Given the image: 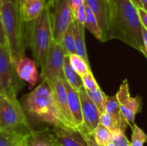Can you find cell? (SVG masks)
I'll use <instances>...</instances> for the list:
<instances>
[{"instance_id": "cell-13", "label": "cell", "mask_w": 147, "mask_h": 146, "mask_svg": "<svg viewBox=\"0 0 147 146\" xmlns=\"http://www.w3.org/2000/svg\"><path fill=\"white\" fill-rule=\"evenodd\" d=\"M14 68L17 76L31 86H34L38 82L39 73L34 60L24 56L14 63Z\"/></svg>"}, {"instance_id": "cell-11", "label": "cell", "mask_w": 147, "mask_h": 146, "mask_svg": "<svg viewBox=\"0 0 147 146\" xmlns=\"http://www.w3.org/2000/svg\"><path fill=\"white\" fill-rule=\"evenodd\" d=\"M53 91L55 101L57 105L60 115L67 130L79 133L78 128L76 125L73 115L69 107L65 88L63 85V80H57L50 85Z\"/></svg>"}, {"instance_id": "cell-26", "label": "cell", "mask_w": 147, "mask_h": 146, "mask_svg": "<svg viewBox=\"0 0 147 146\" xmlns=\"http://www.w3.org/2000/svg\"><path fill=\"white\" fill-rule=\"evenodd\" d=\"M63 45L68 55L76 54V44H75L74 30H73V22L69 26L65 34L63 40Z\"/></svg>"}, {"instance_id": "cell-2", "label": "cell", "mask_w": 147, "mask_h": 146, "mask_svg": "<svg viewBox=\"0 0 147 146\" xmlns=\"http://www.w3.org/2000/svg\"><path fill=\"white\" fill-rule=\"evenodd\" d=\"M24 106L30 115L40 121L66 130L57 110L52 89L47 82L42 80L34 90L26 95Z\"/></svg>"}, {"instance_id": "cell-22", "label": "cell", "mask_w": 147, "mask_h": 146, "mask_svg": "<svg viewBox=\"0 0 147 146\" xmlns=\"http://www.w3.org/2000/svg\"><path fill=\"white\" fill-rule=\"evenodd\" d=\"M86 6L87 16H86V19L84 24L85 29H87L97 40L101 41V33H100L97 19L91 9L86 4Z\"/></svg>"}, {"instance_id": "cell-1", "label": "cell", "mask_w": 147, "mask_h": 146, "mask_svg": "<svg viewBox=\"0 0 147 146\" xmlns=\"http://www.w3.org/2000/svg\"><path fill=\"white\" fill-rule=\"evenodd\" d=\"M110 7L109 37L116 39L142 52L144 49L142 24L138 9L131 0H108Z\"/></svg>"}, {"instance_id": "cell-45", "label": "cell", "mask_w": 147, "mask_h": 146, "mask_svg": "<svg viewBox=\"0 0 147 146\" xmlns=\"http://www.w3.org/2000/svg\"><path fill=\"white\" fill-rule=\"evenodd\" d=\"M0 130H1V126H0Z\"/></svg>"}, {"instance_id": "cell-31", "label": "cell", "mask_w": 147, "mask_h": 146, "mask_svg": "<svg viewBox=\"0 0 147 146\" xmlns=\"http://www.w3.org/2000/svg\"><path fill=\"white\" fill-rule=\"evenodd\" d=\"M86 16H87V14H86V4L84 3L74 13V18L75 20H76L78 22L84 25L85 21H86Z\"/></svg>"}, {"instance_id": "cell-43", "label": "cell", "mask_w": 147, "mask_h": 146, "mask_svg": "<svg viewBox=\"0 0 147 146\" xmlns=\"http://www.w3.org/2000/svg\"><path fill=\"white\" fill-rule=\"evenodd\" d=\"M2 2H3V0H0V8H1V4H2Z\"/></svg>"}, {"instance_id": "cell-36", "label": "cell", "mask_w": 147, "mask_h": 146, "mask_svg": "<svg viewBox=\"0 0 147 146\" xmlns=\"http://www.w3.org/2000/svg\"><path fill=\"white\" fill-rule=\"evenodd\" d=\"M142 37H143L144 50L147 52V29L142 25Z\"/></svg>"}, {"instance_id": "cell-4", "label": "cell", "mask_w": 147, "mask_h": 146, "mask_svg": "<svg viewBox=\"0 0 147 146\" xmlns=\"http://www.w3.org/2000/svg\"><path fill=\"white\" fill-rule=\"evenodd\" d=\"M53 41L51 11L47 4L40 17L32 21L30 31V44L32 57L41 70L45 67Z\"/></svg>"}, {"instance_id": "cell-5", "label": "cell", "mask_w": 147, "mask_h": 146, "mask_svg": "<svg viewBox=\"0 0 147 146\" xmlns=\"http://www.w3.org/2000/svg\"><path fill=\"white\" fill-rule=\"evenodd\" d=\"M0 126L1 130L8 131L22 130L23 127L31 130L17 97L0 93Z\"/></svg>"}, {"instance_id": "cell-33", "label": "cell", "mask_w": 147, "mask_h": 146, "mask_svg": "<svg viewBox=\"0 0 147 146\" xmlns=\"http://www.w3.org/2000/svg\"><path fill=\"white\" fill-rule=\"evenodd\" d=\"M79 133L83 136V137L87 143L88 146H98V145L96 143V140H95L93 134L86 133V132L81 131V130H79Z\"/></svg>"}, {"instance_id": "cell-23", "label": "cell", "mask_w": 147, "mask_h": 146, "mask_svg": "<svg viewBox=\"0 0 147 146\" xmlns=\"http://www.w3.org/2000/svg\"><path fill=\"white\" fill-rule=\"evenodd\" d=\"M93 135L98 146H106L112 142V133L101 123H99Z\"/></svg>"}, {"instance_id": "cell-39", "label": "cell", "mask_w": 147, "mask_h": 146, "mask_svg": "<svg viewBox=\"0 0 147 146\" xmlns=\"http://www.w3.org/2000/svg\"><path fill=\"white\" fill-rule=\"evenodd\" d=\"M142 4V8L147 11V0H141Z\"/></svg>"}, {"instance_id": "cell-19", "label": "cell", "mask_w": 147, "mask_h": 146, "mask_svg": "<svg viewBox=\"0 0 147 146\" xmlns=\"http://www.w3.org/2000/svg\"><path fill=\"white\" fill-rule=\"evenodd\" d=\"M73 30H74L76 54L81 57L90 65L87 50H86V42H85L84 25L80 24L76 20L74 19V21H73Z\"/></svg>"}, {"instance_id": "cell-12", "label": "cell", "mask_w": 147, "mask_h": 146, "mask_svg": "<svg viewBox=\"0 0 147 146\" xmlns=\"http://www.w3.org/2000/svg\"><path fill=\"white\" fill-rule=\"evenodd\" d=\"M85 4L91 9L94 14L100 33L101 42L110 40L109 37V18L110 7L108 0H85Z\"/></svg>"}, {"instance_id": "cell-38", "label": "cell", "mask_w": 147, "mask_h": 146, "mask_svg": "<svg viewBox=\"0 0 147 146\" xmlns=\"http://www.w3.org/2000/svg\"><path fill=\"white\" fill-rule=\"evenodd\" d=\"M15 1H16V3H17V6H18V7L20 8V10L22 6V4H24V2L26 1V0H15Z\"/></svg>"}, {"instance_id": "cell-7", "label": "cell", "mask_w": 147, "mask_h": 146, "mask_svg": "<svg viewBox=\"0 0 147 146\" xmlns=\"http://www.w3.org/2000/svg\"><path fill=\"white\" fill-rule=\"evenodd\" d=\"M63 44L52 42L45 64L41 70V78L49 85L57 80H64L65 77L63 72L65 57L67 55Z\"/></svg>"}, {"instance_id": "cell-16", "label": "cell", "mask_w": 147, "mask_h": 146, "mask_svg": "<svg viewBox=\"0 0 147 146\" xmlns=\"http://www.w3.org/2000/svg\"><path fill=\"white\" fill-rule=\"evenodd\" d=\"M106 112L111 117L116 127L123 133H126L129 123L122 114L116 95L106 97Z\"/></svg>"}, {"instance_id": "cell-20", "label": "cell", "mask_w": 147, "mask_h": 146, "mask_svg": "<svg viewBox=\"0 0 147 146\" xmlns=\"http://www.w3.org/2000/svg\"><path fill=\"white\" fill-rule=\"evenodd\" d=\"M63 72H64L65 80L70 83V84L73 88L79 90L80 87H83V84L82 77L72 67L70 62V58H69L68 54H67L65 57Z\"/></svg>"}, {"instance_id": "cell-29", "label": "cell", "mask_w": 147, "mask_h": 146, "mask_svg": "<svg viewBox=\"0 0 147 146\" xmlns=\"http://www.w3.org/2000/svg\"><path fill=\"white\" fill-rule=\"evenodd\" d=\"M82 80H83V87L86 88V90L90 91V90H93L99 87L91 70L86 74H85L83 77H82Z\"/></svg>"}, {"instance_id": "cell-21", "label": "cell", "mask_w": 147, "mask_h": 146, "mask_svg": "<svg viewBox=\"0 0 147 146\" xmlns=\"http://www.w3.org/2000/svg\"><path fill=\"white\" fill-rule=\"evenodd\" d=\"M53 142V134L48 135L34 130L30 132L29 146H52Z\"/></svg>"}, {"instance_id": "cell-6", "label": "cell", "mask_w": 147, "mask_h": 146, "mask_svg": "<svg viewBox=\"0 0 147 146\" xmlns=\"http://www.w3.org/2000/svg\"><path fill=\"white\" fill-rule=\"evenodd\" d=\"M51 11L53 40L62 44L69 26L75 18L68 0H49L47 2Z\"/></svg>"}, {"instance_id": "cell-42", "label": "cell", "mask_w": 147, "mask_h": 146, "mask_svg": "<svg viewBox=\"0 0 147 146\" xmlns=\"http://www.w3.org/2000/svg\"><path fill=\"white\" fill-rule=\"evenodd\" d=\"M106 146H115V145H114V144H113V142H111V143H110L109 145H107Z\"/></svg>"}, {"instance_id": "cell-17", "label": "cell", "mask_w": 147, "mask_h": 146, "mask_svg": "<svg viewBox=\"0 0 147 146\" xmlns=\"http://www.w3.org/2000/svg\"><path fill=\"white\" fill-rule=\"evenodd\" d=\"M31 130L25 132L0 130V146H29Z\"/></svg>"}, {"instance_id": "cell-8", "label": "cell", "mask_w": 147, "mask_h": 146, "mask_svg": "<svg viewBox=\"0 0 147 146\" xmlns=\"http://www.w3.org/2000/svg\"><path fill=\"white\" fill-rule=\"evenodd\" d=\"M7 47L0 46V93L17 97L18 84Z\"/></svg>"}, {"instance_id": "cell-14", "label": "cell", "mask_w": 147, "mask_h": 146, "mask_svg": "<svg viewBox=\"0 0 147 146\" xmlns=\"http://www.w3.org/2000/svg\"><path fill=\"white\" fill-rule=\"evenodd\" d=\"M63 83L65 88L67 102H68L70 112H71V114L74 119L76 125L77 126L79 130L83 123L81 110V102H80L79 92L78 90L73 88L66 80H63Z\"/></svg>"}, {"instance_id": "cell-15", "label": "cell", "mask_w": 147, "mask_h": 146, "mask_svg": "<svg viewBox=\"0 0 147 146\" xmlns=\"http://www.w3.org/2000/svg\"><path fill=\"white\" fill-rule=\"evenodd\" d=\"M53 137L60 146H88L86 140L79 133L55 127Z\"/></svg>"}, {"instance_id": "cell-24", "label": "cell", "mask_w": 147, "mask_h": 146, "mask_svg": "<svg viewBox=\"0 0 147 146\" xmlns=\"http://www.w3.org/2000/svg\"><path fill=\"white\" fill-rule=\"evenodd\" d=\"M69 58H70V64L73 70L81 77L91 70L90 65L77 54H70Z\"/></svg>"}, {"instance_id": "cell-28", "label": "cell", "mask_w": 147, "mask_h": 146, "mask_svg": "<svg viewBox=\"0 0 147 146\" xmlns=\"http://www.w3.org/2000/svg\"><path fill=\"white\" fill-rule=\"evenodd\" d=\"M112 142L115 146H131L125 133L118 130L112 133Z\"/></svg>"}, {"instance_id": "cell-40", "label": "cell", "mask_w": 147, "mask_h": 146, "mask_svg": "<svg viewBox=\"0 0 147 146\" xmlns=\"http://www.w3.org/2000/svg\"><path fill=\"white\" fill-rule=\"evenodd\" d=\"M52 146H60V145L58 144V143H57L55 142V140H54V137H53V145H52Z\"/></svg>"}, {"instance_id": "cell-32", "label": "cell", "mask_w": 147, "mask_h": 146, "mask_svg": "<svg viewBox=\"0 0 147 146\" xmlns=\"http://www.w3.org/2000/svg\"><path fill=\"white\" fill-rule=\"evenodd\" d=\"M0 46L7 47V38H6L5 31H4V27L2 20V16H1V9H0Z\"/></svg>"}, {"instance_id": "cell-27", "label": "cell", "mask_w": 147, "mask_h": 146, "mask_svg": "<svg viewBox=\"0 0 147 146\" xmlns=\"http://www.w3.org/2000/svg\"><path fill=\"white\" fill-rule=\"evenodd\" d=\"M132 130L131 146H144L147 143V135L135 123L129 124Z\"/></svg>"}, {"instance_id": "cell-34", "label": "cell", "mask_w": 147, "mask_h": 146, "mask_svg": "<svg viewBox=\"0 0 147 146\" xmlns=\"http://www.w3.org/2000/svg\"><path fill=\"white\" fill-rule=\"evenodd\" d=\"M69 4L71 8L72 11H73V15L74 13L76 12V10L85 3V0H68Z\"/></svg>"}, {"instance_id": "cell-35", "label": "cell", "mask_w": 147, "mask_h": 146, "mask_svg": "<svg viewBox=\"0 0 147 146\" xmlns=\"http://www.w3.org/2000/svg\"><path fill=\"white\" fill-rule=\"evenodd\" d=\"M138 12L139 14L141 22L142 25L147 29V11L144 9L143 8H137Z\"/></svg>"}, {"instance_id": "cell-25", "label": "cell", "mask_w": 147, "mask_h": 146, "mask_svg": "<svg viewBox=\"0 0 147 146\" xmlns=\"http://www.w3.org/2000/svg\"><path fill=\"white\" fill-rule=\"evenodd\" d=\"M86 91L90 98L98 109L100 114L106 112V101L107 95L103 92L100 87H98V88L90 91V90H86Z\"/></svg>"}, {"instance_id": "cell-41", "label": "cell", "mask_w": 147, "mask_h": 146, "mask_svg": "<svg viewBox=\"0 0 147 146\" xmlns=\"http://www.w3.org/2000/svg\"><path fill=\"white\" fill-rule=\"evenodd\" d=\"M142 53H143V54H144V55H145V56H146V58H147V52L146 51V50H144H144H142Z\"/></svg>"}, {"instance_id": "cell-10", "label": "cell", "mask_w": 147, "mask_h": 146, "mask_svg": "<svg viewBox=\"0 0 147 146\" xmlns=\"http://www.w3.org/2000/svg\"><path fill=\"white\" fill-rule=\"evenodd\" d=\"M81 102V110L83 123L79 130L93 134L100 123V113L98 109L89 97L84 87L78 90Z\"/></svg>"}, {"instance_id": "cell-3", "label": "cell", "mask_w": 147, "mask_h": 146, "mask_svg": "<svg viewBox=\"0 0 147 146\" xmlns=\"http://www.w3.org/2000/svg\"><path fill=\"white\" fill-rule=\"evenodd\" d=\"M1 12L7 38V48L11 62L24 56V42L22 22L20 8L15 0H3Z\"/></svg>"}, {"instance_id": "cell-44", "label": "cell", "mask_w": 147, "mask_h": 146, "mask_svg": "<svg viewBox=\"0 0 147 146\" xmlns=\"http://www.w3.org/2000/svg\"><path fill=\"white\" fill-rule=\"evenodd\" d=\"M45 1H47H47H49V0H45Z\"/></svg>"}, {"instance_id": "cell-18", "label": "cell", "mask_w": 147, "mask_h": 146, "mask_svg": "<svg viewBox=\"0 0 147 146\" xmlns=\"http://www.w3.org/2000/svg\"><path fill=\"white\" fill-rule=\"evenodd\" d=\"M47 5L45 0H26L20 9L24 22L34 21L40 17Z\"/></svg>"}, {"instance_id": "cell-9", "label": "cell", "mask_w": 147, "mask_h": 146, "mask_svg": "<svg viewBox=\"0 0 147 146\" xmlns=\"http://www.w3.org/2000/svg\"><path fill=\"white\" fill-rule=\"evenodd\" d=\"M119 101L121 113L129 124L134 123L135 116L142 111V98L139 96L133 97L131 96L128 80L125 79L122 82L116 94Z\"/></svg>"}, {"instance_id": "cell-30", "label": "cell", "mask_w": 147, "mask_h": 146, "mask_svg": "<svg viewBox=\"0 0 147 146\" xmlns=\"http://www.w3.org/2000/svg\"><path fill=\"white\" fill-rule=\"evenodd\" d=\"M100 123L107 127L111 133H113L116 130H118L119 129L116 127L114 122L112 120L111 117L106 112H104L103 113L100 114Z\"/></svg>"}, {"instance_id": "cell-37", "label": "cell", "mask_w": 147, "mask_h": 146, "mask_svg": "<svg viewBox=\"0 0 147 146\" xmlns=\"http://www.w3.org/2000/svg\"><path fill=\"white\" fill-rule=\"evenodd\" d=\"M131 1L134 3V4L137 8H142V4L141 0H131Z\"/></svg>"}]
</instances>
